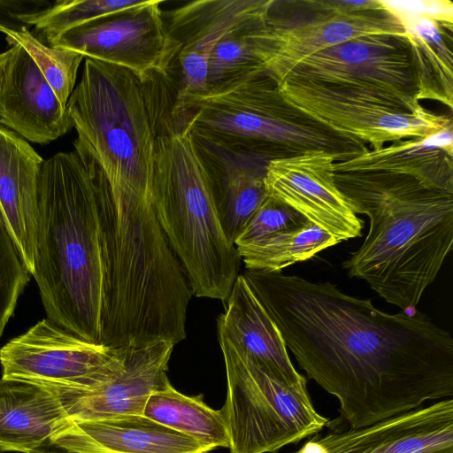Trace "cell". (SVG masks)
I'll return each mask as SVG.
<instances>
[{
	"mask_svg": "<svg viewBox=\"0 0 453 453\" xmlns=\"http://www.w3.org/2000/svg\"><path fill=\"white\" fill-rule=\"evenodd\" d=\"M288 349L357 428L453 396V339L419 311L384 312L370 299L281 272L242 273Z\"/></svg>",
	"mask_w": 453,
	"mask_h": 453,
	"instance_id": "1",
	"label": "cell"
},
{
	"mask_svg": "<svg viewBox=\"0 0 453 453\" xmlns=\"http://www.w3.org/2000/svg\"><path fill=\"white\" fill-rule=\"evenodd\" d=\"M104 179L94 160L75 149L44 160L32 275L47 318L97 344H102L104 313Z\"/></svg>",
	"mask_w": 453,
	"mask_h": 453,
	"instance_id": "2",
	"label": "cell"
},
{
	"mask_svg": "<svg viewBox=\"0 0 453 453\" xmlns=\"http://www.w3.org/2000/svg\"><path fill=\"white\" fill-rule=\"evenodd\" d=\"M356 214L370 220L361 246L343 263L403 311L414 308L453 246V194L380 171L334 172Z\"/></svg>",
	"mask_w": 453,
	"mask_h": 453,
	"instance_id": "3",
	"label": "cell"
},
{
	"mask_svg": "<svg viewBox=\"0 0 453 453\" xmlns=\"http://www.w3.org/2000/svg\"><path fill=\"white\" fill-rule=\"evenodd\" d=\"M176 87L168 74L141 77L85 58L67 111L75 150L99 166L113 196L153 202L157 137L172 117Z\"/></svg>",
	"mask_w": 453,
	"mask_h": 453,
	"instance_id": "4",
	"label": "cell"
},
{
	"mask_svg": "<svg viewBox=\"0 0 453 453\" xmlns=\"http://www.w3.org/2000/svg\"><path fill=\"white\" fill-rule=\"evenodd\" d=\"M173 122L178 130L252 152L267 161L323 151L343 162L369 150L353 135L332 128L288 102L263 68L191 97Z\"/></svg>",
	"mask_w": 453,
	"mask_h": 453,
	"instance_id": "5",
	"label": "cell"
},
{
	"mask_svg": "<svg viewBox=\"0 0 453 453\" xmlns=\"http://www.w3.org/2000/svg\"><path fill=\"white\" fill-rule=\"evenodd\" d=\"M153 206L192 295L224 302L241 258L223 233L192 135L172 118L157 137Z\"/></svg>",
	"mask_w": 453,
	"mask_h": 453,
	"instance_id": "6",
	"label": "cell"
},
{
	"mask_svg": "<svg viewBox=\"0 0 453 453\" xmlns=\"http://www.w3.org/2000/svg\"><path fill=\"white\" fill-rule=\"evenodd\" d=\"M219 342L227 380L221 411L231 453H273L329 425L314 408L307 383L290 384L224 337Z\"/></svg>",
	"mask_w": 453,
	"mask_h": 453,
	"instance_id": "7",
	"label": "cell"
},
{
	"mask_svg": "<svg viewBox=\"0 0 453 453\" xmlns=\"http://www.w3.org/2000/svg\"><path fill=\"white\" fill-rule=\"evenodd\" d=\"M372 35L404 36L400 21L380 0H273L248 40L261 67L279 83L311 54Z\"/></svg>",
	"mask_w": 453,
	"mask_h": 453,
	"instance_id": "8",
	"label": "cell"
},
{
	"mask_svg": "<svg viewBox=\"0 0 453 453\" xmlns=\"http://www.w3.org/2000/svg\"><path fill=\"white\" fill-rule=\"evenodd\" d=\"M292 104L332 128L357 138L372 150L387 142L426 137L453 126L451 114L415 108L379 90L285 79L278 84Z\"/></svg>",
	"mask_w": 453,
	"mask_h": 453,
	"instance_id": "9",
	"label": "cell"
},
{
	"mask_svg": "<svg viewBox=\"0 0 453 453\" xmlns=\"http://www.w3.org/2000/svg\"><path fill=\"white\" fill-rule=\"evenodd\" d=\"M123 348L89 342L48 318L0 349L3 379L49 388H81L108 381L124 369Z\"/></svg>",
	"mask_w": 453,
	"mask_h": 453,
	"instance_id": "10",
	"label": "cell"
},
{
	"mask_svg": "<svg viewBox=\"0 0 453 453\" xmlns=\"http://www.w3.org/2000/svg\"><path fill=\"white\" fill-rule=\"evenodd\" d=\"M161 3L142 0L134 7L73 27L47 45L126 68L141 77L168 74L179 44L165 27Z\"/></svg>",
	"mask_w": 453,
	"mask_h": 453,
	"instance_id": "11",
	"label": "cell"
},
{
	"mask_svg": "<svg viewBox=\"0 0 453 453\" xmlns=\"http://www.w3.org/2000/svg\"><path fill=\"white\" fill-rule=\"evenodd\" d=\"M285 79L374 89L415 108L422 106L416 99L409 44L402 35H372L342 42L301 60L279 83Z\"/></svg>",
	"mask_w": 453,
	"mask_h": 453,
	"instance_id": "12",
	"label": "cell"
},
{
	"mask_svg": "<svg viewBox=\"0 0 453 453\" xmlns=\"http://www.w3.org/2000/svg\"><path fill=\"white\" fill-rule=\"evenodd\" d=\"M273 0H195L163 12L179 51L169 76L176 86L174 119L188 99L207 92L208 61L222 37L250 18L265 13Z\"/></svg>",
	"mask_w": 453,
	"mask_h": 453,
	"instance_id": "13",
	"label": "cell"
},
{
	"mask_svg": "<svg viewBox=\"0 0 453 453\" xmlns=\"http://www.w3.org/2000/svg\"><path fill=\"white\" fill-rule=\"evenodd\" d=\"M290 453H453V399L357 428L318 433Z\"/></svg>",
	"mask_w": 453,
	"mask_h": 453,
	"instance_id": "14",
	"label": "cell"
},
{
	"mask_svg": "<svg viewBox=\"0 0 453 453\" xmlns=\"http://www.w3.org/2000/svg\"><path fill=\"white\" fill-rule=\"evenodd\" d=\"M335 162L323 151L271 160L264 180L267 196L342 242L360 236L364 224L335 184Z\"/></svg>",
	"mask_w": 453,
	"mask_h": 453,
	"instance_id": "15",
	"label": "cell"
},
{
	"mask_svg": "<svg viewBox=\"0 0 453 453\" xmlns=\"http://www.w3.org/2000/svg\"><path fill=\"white\" fill-rule=\"evenodd\" d=\"M170 341L125 347L124 369L104 383L81 388H51L69 420L86 421L142 415L149 396L170 383L166 372L174 348Z\"/></svg>",
	"mask_w": 453,
	"mask_h": 453,
	"instance_id": "16",
	"label": "cell"
},
{
	"mask_svg": "<svg viewBox=\"0 0 453 453\" xmlns=\"http://www.w3.org/2000/svg\"><path fill=\"white\" fill-rule=\"evenodd\" d=\"M0 86V124L24 140L48 144L73 128L58 100L29 54L18 43L5 50Z\"/></svg>",
	"mask_w": 453,
	"mask_h": 453,
	"instance_id": "17",
	"label": "cell"
},
{
	"mask_svg": "<svg viewBox=\"0 0 453 453\" xmlns=\"http://www.w3.org/2000/svg\"><path fill=\"white\" fill-rule=\"evenodd\" d=\"M192 138L208 176L223 233L234 244L267 197L264 179L270 161L231 145Z\"/></svg>",
	"mask_w": 453,
	"mask_h": 453,
	"instance_id": "18",
	"label": "cell"
},
{
	"mask_svg": "<svg viewBox=\"0 0 453 453\" xmlns=\"http://www.w3.org/2000/svg\"><path fill=\"white\" fill-rule=\"evenodd\" d=\"M43 162L26 140L0 125V211L31 276L36 259L38 182Z\"/></svg>",
	"mask_w": 453,
	"mask_h": 453,
	"instance_id": "19",
	"label": "cell"
},
{
	"mask_svg": "<svg viewBox=\"0 0 453 453\" xmlns=\"http://www.w3.org/2000/svg\"><path fill=\"white\" fill-rule=\"evenodd\" d=\"M51 444L75 453H209L199 441L143 415L73 421Z\"/></svg>",
	"mask_w": 453,
	"mask_h": 453,
	"instance_id": "20",
	"label": "cell"
},
{
	"mask_svg": "<svg viewBox=\"0 0 453 453\" xmlns=\"http://www.w3.org/2000/svg\"><path fill=\"white\" fill-rule=\"evenodd\" d=\"M218 335L290 384L307 383L290 359L282 335L242 274L224 301Z\"/></svg>",
	"mask_w": 453,
	"mask_h": 453,
	"instance_id": "21",
	"label": "cell"
},
{
	"mask_svg": "<svg viewBox=\"0 0 453 453\" xmlns=\"http://www.w3.org/2000/svg\"><path fill=\"white\" fill-rule=\"evenodd\" d=\"M68 421L53 389L0 379V452L32 453L49 446Z\"/></svg>",
	"mask_w": 453,
	"mask_h": 453,
	"instance_id": "22",
	"label": "cell"
},
{
	"mask_svg": "<svg viewBox=\"0 0 453 453\" xmlns=\"http://www.w3.org/2000/svg\"><path fill=\"white\" fill-rule=\"evenodd\" d=\"M380 171L414 178L453 194V126L426 137L391 142L334 165V172Z\"/></svg>",
	"mask_w": 453,
	"mask_h": 453,
	"instance_id": "23",
	"label": "cell"
},
{
	"mask_svg": "<svg viewBox=\"0 0 453 453\" xmlns=\"http://www.w3.org/2000/svg\"><path fill=\"white\" fill-rule=\"evenodd\" d=\"M386 10L403 27L416 82V99L436 101L452 111L453 23Z\"/></svg>",
	"mask_w": 453,
	"mask_h": 453,
	"instance_id": "24",
	"label": "cell"
},
{
	"mask_svg": "<svg viewBox=\"0 0 453 453\" xmlns=\"http://www.w3.org/2000/svg\"><path fill=\"white\" fill-rule=\"evenodd\" d=\"M142 415L211 449L229 447L221 409L216 411L208 406L203 395L189 396L180 393L171 383L149 396Z\"/></svg>",
	"mask_w": 453,
	"mask_h": 453,
	"instance_id": "25",
	"label": "cell"
},
{
	"mask_svg": "<svg viewBox=\"0 0 453 453\" xmlns=\"http://www.w3.org/2000/svg\"><path fill=\"white\" fill-rule=\"evenodd\" d=\"M339 242L337 237L309 222L237 252L246 270L281 272L287 266L308 260Z\"/></svg>",
	"mask_w": 453,
	"mask_h": 453,
	"instance_id": "26",
	"label": "cell"
},
{
	"mask_svg": "<svg viewBox=\"0 0 453 453\" xmlns=\"http://www.w3.org/2000/svg\"><path fill=\"white\" fill-rule=\"evenodd\" d=\"M2 33L9 45L18 43L29 54L58 100L66 106L84 57L73 50L47 45L26 27L19 30L5 28Z\"/></svg>",
	"mask_w": 453,
	"mask_h": 453,
	"instance_id": "27",
	"label": "cell"
},
{
	"mask_svg": "<svg viewBox=\"0 0 453 453\" xmlns=\"http://www.w3.org/2000/svg\"><path fill=\"white\" fill-rule=\"evenodd\" d=\"M142 0H57L49 8L26 17L23 22L35 30L45 42L88 21L127 10Z\"/></svg>",
	"mask_w": 453,
	"mask_h": 453,
	"instance_id": "28",
	"label": "cell"
},
{
	"mask_svg": "<svg viewBox=\"0 0 453 453\" xmlns=\"http://www.w3.org/2000/svg\"><path fill=\"white\" fill-rule=\"evenodd\" d=\"M267 12L239 23L218 42L208 61L207 92L262 68L252 52L248 35L264 20Z\"/></svg>",
	"mask_w": 453,
	"mask_h": 453,
	"instance_id": "29",
	"label": "cell"
},
{
	"mask_svg": "<svg viewBox=\"0 0 453 453\" xmlns=\"http://www.w3.org/2000/svg\"><path fill=\"white\" fill-rule=\"evenodd\" d=\"M310 221L286 203L267 196L234 241L236 250L305 226Z\"/></svg>",
	"mask_w": 453,
	"mask_h": 453,
	"instance_id": "30",
	"label": "cell"
},
{
	"mask_svg": "<svg viewBox=\"0 0 453 453\" xmlns=\"http://www.w3.org/2000/svg\"><path fill=\"white\" fill-rule=\"evenodd\" d=\"M30 278L0 211V339Z\"/></svg>",
	"mask_w": 453,
	"mask_h": 453,
	"instance_id": "31",
	"label": "cell"
},
{
	"mask_svg": "<svg viewBox=\"0 0 453 453\" xmlns=\"http://www.w3.org/2000/svg\"><path fill=\"white\" fill-rule=\"evenodd\" d=\"M52 4L48 0H0V32L5 28L28 27L23 19L46 10Z\"/></svg>",
	"mask_w": 453,
	"mask_h": 453,
	"instance_id": "32",
	"label": "cell"
},
{
	"mask_svg": "<svg viewBox=\"0 0 453 453\" xmlns=\"http://www.w3.org/2000/svg\"><path fill=\"white\" fill-rule=\"evenodd\" d=\"M380 1L386 9L398 10L441 22L453 23V3L449 0Z\"/></svg>",
	"mask_w": 453,
	"mask_h": 453,
	"instance_id": "33",
	"label": "cell"
},
{
	"mask_svg": "<svg viewBox=\"0 0 453 453\" xmlns=\"http://www.w3.org/2000/svg\"><path fill=\"white\" fill-rule=\"evenodd\" d=\"M32 453H75L72 451L65 450L62 448L50 444L49 446L43 447L37 450H35Z\"/></svg>",
	"mask_w": 453,
	"mask_h": 453,
	"instance_id": "34",
	"label": "cell"
},
{
	"mask_svg": "<svg viewBox=\"0 0 453 453\" xmlns=\"http://www.w3.org/2000/svg\"><path fill=\"white\" fill-rule=\"evenodd\" d=\"M5 60H6L5 51L0 52V86H1L2 79H3V75H4Z\"/></svg>",
	"mask_w": 453,
	"mask_h": 453,
	"instance_id": "35",
	"label": "cell"
}]
</instances>
